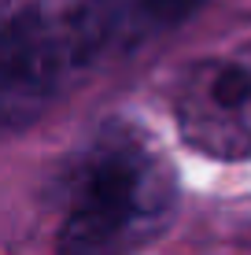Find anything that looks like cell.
Segmentation results:
<instances>
[{"label":"cell","instance_id":"obj_3","mask_svg":"<svg viewBox=\"0 0 251 255\" xmlns=\"http://www.w3.org/2000/svg\"><path fill=\"white\" fill-rule=\"evenodd\" d=\"M170 108L188 148L222 163L251 159V41L196 59L177 78Z\"/></svg>","mask_w":251,"mask_h":255},{"label":"cell","instance_id":"obj_2","mask_svg":"<svg viewBox=\"0 0 251 255\" xmlns=\"http://www.w3.org/2000/svg\"><path fill=\"white\" fill-rule=\"evenodd\" d=\"M89 74L63 7H0V129L37 122Z\"/></svg>","mask_w":251,"mask_h":255},{"label":"cell","instance_id":"obj_4","mask_svg":"<svg viewBox=\"0 0 251 255\" xmlns=\"http://www.w3.org/2000/svg\"><path fill=\"white\" fill-rule=\"evenodd\" d=\"M207 0H71L63 19L85 67H100L111 56L152 45L155 37L177 30Z\"/></svg>","mask_w":251,"mask_h":255},{"label":"cell","instance_id":"obj_1","mask_svg":"<svg viewBox=\"0 0 251 255\" xmlns=\"http://www.w3.org/2000/svg\"><path fill=\"white\" fill-rule=\"evenodd\" d=\"M177 174L141 126H103L74 170L56 230L59 255H133L170 226Z\"/></svg>","mask_w":251,"mask_h":255}]
</instances>
